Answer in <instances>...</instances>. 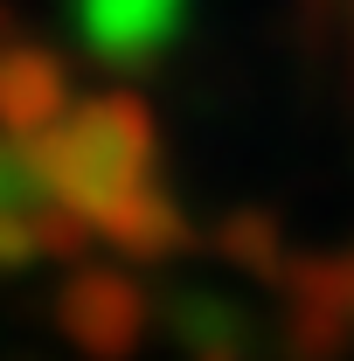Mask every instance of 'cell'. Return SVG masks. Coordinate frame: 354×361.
Returning a JSON list of instances; mask_svg holds the SVG:
<instances>
[{
    "label": "cell",
    "instance_id": "cell-1",
    "mask_svg": "<svg viewBox=\"0 0 354 361\" xmlns=\"http://www.w3.org/2000/svg\"><path fill=\"white\" fill-rule=\"evenodd\" d=\"M28 216V180H21V167L7 160V146H0V236Z\"/></svg>",
    "mask_w": 354,
    "mask_h": 361
}]
</instances>
